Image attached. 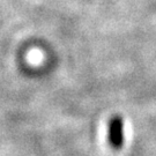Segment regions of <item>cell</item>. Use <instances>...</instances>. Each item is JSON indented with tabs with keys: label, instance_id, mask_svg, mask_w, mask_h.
<instances>
[{
	"label": "cell",
	"instance_id": "obj_1",
	"mask_svg": "<svg viewBox=\"0 0 156 156\" xmlns=\"http://www.w3.org/2000/svg\"><path fill=\"white\" fill-rule=\"evenodd\" d=\"M108 141L115 151L120 149L125 141V124L122 116L116 115L110 119L108 126Z\"/></svg>",
	"mask_w": 156,
	"mask_h": 156
}]
</instances>
